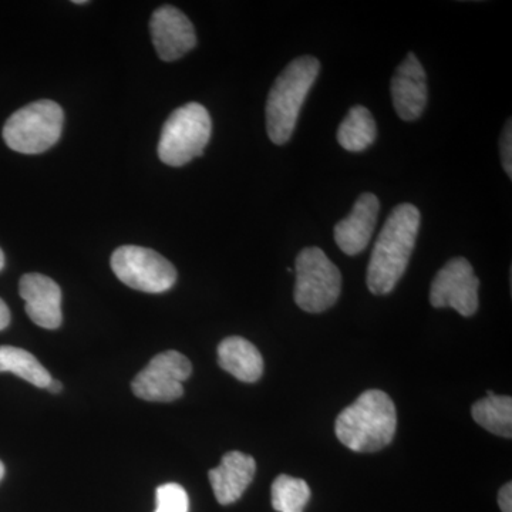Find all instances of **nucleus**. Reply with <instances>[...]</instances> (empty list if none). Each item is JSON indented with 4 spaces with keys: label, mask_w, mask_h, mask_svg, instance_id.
I'll use <instances>...</instances> for the list:
<instances>
[{
    "label": "nucleus",
    "mask_w": 512,
    "mask_h": 512,
    "mask_svg": "<svg viewBox=\"0 0 512 512\" xmlns=\"http://www.w3.org/2000/svg\"><path fill=\"white\" fill-rule=\"evenodd\" d=\"M20 298L26 313L35 325L43 329L60 328L63 322L62 289L49 276L23 275L19 282Z\"/></svg>",
    "instance_id": "9b49d317"
},
{
    "label": "nucleus",
    "mask_w": 512,
    "mask_h": 512,
    "mask_svg": "<svg viewBox=\"0 0 512 512\" xmlns=\"http://www.w3.org/2000/svg\"><path fill=\"white\" fill-rule=\"evenodd\" d=\"M396 406L382 390H367L336 419L340 443L355 453H375L392 443L396 434Z\"/></svg>",
    "instance_id": "f03ea898"
},
{
    "label": "nucleus",
    "mask_w": 512,
    "mask_h": 512,
    "mask_svg": "<svg viewBox=\"0 0 512 512\" xmlns=\"http://www.w3.org/2000/svg\"><path fill=\"white\" fill-rule=\"evenodd\" d=\"M10 323V311L3 299H0V330L8 328Z\"/></svg>",
    "instance_id": "5701e85b"
},
{
    "label": "nucleus",
    "mask_w": 512,
    "mask_h": 512,
    "mask_svg": "<svg viewBox=\"0 0 512 512\" xmlns=\"http://www.w3.org/2000/svg\"><path fill=\"white\" fill-rule=\"evenodd\" d=\"M319 72L316 57L302 56L292 60L276 77L266 100V130L276 146L288 143L292 137L303 103Z\"/></svg>",
    "instance_id": "7ed1b4c3"
},
{
    "label": "nucleus",
    "mask_w": 512,
    "mask_h": 512,
    "mask_svg": "<svg viewBox=\"0 0 512 512\" xmlns=\"http://www.w3.org/2000/svg\"><path fill=\"white\" fill-rule=\"evenodd\" d=\"M311 500V488L301 478L279 476L272 484V507L278 512H303Z\"/></svg>",
    "instance_id": "6ab92c4d"
},
{
    "label": "nucleus",
    "mask_w": 512,
    "mask_h": 512,
    "mask_svg": "<svg viewBox=\"0 0 512 512\" xmlns=\"http://www.w3.org/2000/svg\"><path fill=\"white\" fill-rule=\"evenodd\" d=\"M63 121V109L55 101H35L9 117L3 140L16 153L42 154L62 137Z\"/></svg>",
    "instance_id": "20e7f679"
},
{
    "label": "nucleus",
    "mask_w": 512,
    "mask_h": 512,
    "mask_svg": "<svg viewBox=\"0 0 512 512\" xmlns=\"http://www.w3.org/2000/svg\"><path fill=\"white\" fill-rule=\"evenodd\" d=\"M190 500L187 491L180 484L160 485L156 493V511L154 512H188Z\"/></svg>",
    "instance_id": "aec40b11"
},
{
    "label": "nucleus",
    "mask_w": 512,
    "mask_h": 512,
    "mask_svg": "<svg viewBox=\"0 0 512 512\" xmlns=\"http://www.w3.org/2000/svg\"><path fill=\"white\" fill-rule=\"evenodd\" d=\"M256 461L241 451H229L221 464L208 473L215 498L221 505L234 504L254 480Z\"/></svg>",
    "instance_id": "4468645a"
},
{
    "label": "nucleus",
    "mask_w": 512,
    "mask_h": 512,
    "mask_svg": "<svg viewBox=\"0 0 512 512\" xmlns=\"http://www.w3.org/2000/svg\"><path fill=\"white\" fill-rule=\"evenodd\" d=\"M480 279L466 258L448 261L431 284L430 303L434 308H451L464 318H470L478 309Z\"/></svg>",
    "instance_id": "1a4fd4ad"
},
{
    "label": "nucleus",
    "mask_w": 512,
    "mask_h": 512,
    "mask_svg": "<svg viewBox=\"0 0 512 512\" xmlns=\"http://www.w3.org/2000/svg\"><path fill=\"white\" fill-rule=\"evenodd\" d=\"M151 36L157 55L164 62H174L197 45L191 20L174 6H161L150 20Z\"/></svg>",
    "instance_id": "9d476101"
},
{
    "label": "nucleus",
    "mask_w": 512,
    "mask_h": 512,
    "mask_svg": "<svg viewBox=\"0 0 512 512\" xmlns=\"http://www.w3.org/2000/svg\"><path fill=\"white\" fill-rule=\"evenodd\" d=\"M74 5H86V0H74Z\"/></svg>",
    "instance_id": "bb28decb"
},
{
    "label": "nucleus",
    "mask_w": 512,
    "mask_h": 512,
    "mask_svg": "<svg viewBox=\"0 0 512 512\" xmlns=\"http://www.w3.org/2000/svg\"><path fill=\"white\" fill-rule=\"evenodd\" d=\"M295 271L293 298L302 311L325 312L338 302L342 275L322 249H302L296 258Z\"/></svg>",
    "instance_id": "423d86ee"
},
{
    "label": "nucleus",
    "mask_w": 512,
    "mask_h": 512,
    "mask_svg": "<svg viewBox=\"0 0 512 512\" xmlns=\"http://www.w3.org/2000/svg\"><path fill=\"white\" fill-rule=\"evenodd\" d=\"M498 504L503 512H512V484H505L498 493Z\"/></svg>",
    "instance_id": "4be33fe9"
},
{
    "label": "nucleus",
    "mask_w": 512,
    "mask_h": 512,
    "mask_svg": "<svg viewBox=\"0 0 512 512\" xmlns=\"http://www.w3.org/2000/svg\"><path fill=\"white\" fill-rule=\"evenodd\" d=\"M419 228L420 211L414 205L394 208L370 256L366 279L370 292L387 295L396 288L412 258Z\"/></svg>",
    "instance_id": "f257e3e1"
},
{
    "label": "nucleus",
    "mask_w": 512,
    "mask_h": 512,
    "mask_svg": "<svg viewBox=\"0 0 512 512\" xmlns=\"http://www.w3.org/2000/svg\"><path fill=\"white\" fill-rule=\"evenodd\" d=\"M218 363L225 372L244 383L258 382L264 373V359L249 340L231 336L218 346Z\"/></svg>",
    "instance_id": "2eb2a0df"
},
{
    "label": "nucleus",
    "mask_w": 512,
    "mask_h": 512,
    "mask_svg": "<svg viewBox=\"0 0 512 512\" xmlns=\"http://www.w3.org/2000/svg\"><path fill=\"white\" fill-rule=\"evenodd\" d=\"M3 477H5V466H3L2 461H0V481H2Z\"/></svg>",
    "instance_id": "a878e982"
},
{
    "label": "nucleus",
    "mask_w": 512,
    "mask_h": 512,
    "mask_svg": "<svg viewBox=\"0 0 512 512\" xmlns=\"http://www.w3.org/2000/svg\"><path fill=\"white\" fill-rule=\"evenodd\" d=\"M471 414L477 424L495 436L512 437V399L488 392L485 399L478 400L471 407Z\"/></svg>",
    "instance_id": "dca6fc26"
},
{
    "label": "nucleus",
    "mask_w": 512,
    "mask_h": 512,
    "mask_svg": "<svg viewBox=\"0 0 512 512\" xmlns=\"http://www.w3.org/2000/svg\"><path fill=\"white\" fill-rule=\"evenodd\" d=\"M63 386L62 383L57 382V380L52 379V382H50L49 386H47V390L52 393H59L62 392Z\"/></svg>",
    "instance_id": "b1692460"
},
{
    "label": "nucleus",
    "mask_w": 512,
    "mask_h": 512,
    "mask_svg": "<svg viewBox=\"0 0 512 512\" xmlns=\"http://www.w3.org/2000/svg\"><path fill=\"white\" fill-rule=\"evenodd\" d=\"M379 211L380 202L372 192L357 198L352 212L335 227V241L342 252L355 256L365 251L375 231Z\"/></svg>",
    "instance_id": "ddd939ff"
},
{
    "label": "nucleus",
    "mask_w": 512,
    "mask_h": 512,
    "mask_svg": "<svg viewBox=\"0 0 512 512\" xmlns=\"http://www.w3.org/2000/svg\"><path fill=\"white\" fill-rule=\"evenodd\" d=\"M190 360L177 352L167 350L150 360L131 383L138 399L147 402H174L184 394L183 383L191 376Z\"/></svg>",
    "instance_id": "6e6552de"
},
{
    "label": "nucleus",
    "mask_w": 512,
    "mask_h": 512,
    "mask_svg": "<svg viewBox=\"0 0 512 512\" xmlns=\"http://www.w3.org/2000/svg\"><path fill=\"white\" fill-rule=\"evenodd\" d=\"M111 269L124 285L140 292H167L177 282V271L168 259L137 245L117 248L111 255Z\"/></svg>",
    "instance_id": "0eeeda50"
},
{
    "label": "nucleus",
    "mask_w": 512,
    "mask_h": 512,
    "mask_svg": "<svg viewBox=\"0 0 512 512\" xmlns=\"http://www.w3.org/2000/svg\"><path fill=\"white\" fill-rule=\"evenodd\" d=\"M210 113L198 103H188L174 110L165 121L158 143V157L170 167H183L202 156L210 143Z\"/></svg>",
    "instance_id": "39448f33"
},
{
    "label": "nucleus",
    "mask_w": 512,
    "mask_h": 512,
    "mask_svg": "<svg viewBox=\"0 0 512 512\" xmlns=\"http://www.w3.org/2000/svg\"><path fill=\"white\" fill-rule=\"evenodd\" d=\"M3 266H5V254H3L2 249H0V271H2Z\"/></svg>",
    "instance_id": "393cba45"
},
{
    "label": "nucleus",
    "mask_w": 512,
    "mask_h": 512,
    "mask_svg": "<svg viewBox=\"0 0 512 512\" xmlns=\"http://www.w3.org/2000/svg\"><path fill=\"white\" fill-rule=\"evenodd\" d=\"M501 160H503V167L505 173H507L508 177L511 178L512 175V130H511V120L507 121L505 124V128L503 131V136H501Z\"/></svg>",
    "instance_id": "412c9836"
},
{
    "label": "nucleus",
    "mask_w": 512,
    "mask_h": 512,
    "mask_svg": "<svg viewBox=\"0 0 512 512\" xmlns=\"http://www.w3.org/2000/svg\"><path fill=\"white\" fill-rule=\"evenodd\" d=\"M376 136V121L372 113L363 106L352 107L338 130L340 146L350 153L365 151L375 143Z\"/></svg>",
    "instance_id": "f3484780"
},
{
    "label": "nucleus",
    "mask_w": 512,
    "mask_h": 512,
    "mask_svg": "<svg viewBox=\"0 0 512 512\" xmlns=\"http://www.w3.org/2000/svg\"><path fill=\"white\" fill-rule=\"evenodd\" d=\"M9 372L22 377L26 382L40 389H47L52 376L45 367L40 365L32 353L25 349L13 348V346H0V373Z\"/></svg>",
    "instance_id": "a211bd4d"
},
{
    "label": "nucleus",
    "mask_w": 512,
    "mask_h": 512,
    "mask_svg": "<svg viewBox=\"0 0 512 512\" xmlns=\"http://www.w3.org/2000/svg\"><path fill=\"white\" fill-rule=\"evenodd\" d=\"M427 77L420 60L409 53L392 79V100L396 113L404 121L420 119L427 106Z\"/></svg>",
    "instance_id": "f8f14e48"
}]
</instances>
